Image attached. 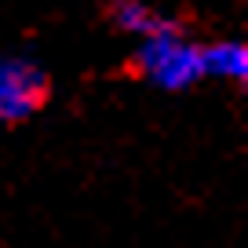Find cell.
<instances>
[{
	"label": "cell",
	"mask_w": 248,
	"mask_h": 248,
	"mask_svg": "<svg viewBox=\"0 0 248 248\" xmlns=\"http://www.w3.org/2000/svg\"><path fill=\"white\" fill-rule=\"evenodd\" d=\"M109 18H113L117 30L128 33L132 40H142V37H150V33H157V30L175 22V18L161 15L146 0H109Z\"/></svg>",
	"instance_id": "277c9868"
},
{
	"label": "cell",
	"mask_w": 248,
	"mask_h": 248,
	"mask_svg": "<svg viewBox=\"0 0 248 248\" xmlns=\"http://www.w3.org/2000/svg\"><path fill=\"white\" fill-rule=\"evenodd\" d=\"M51 95V77L33 55H0V124H26L44 109Z\"/></svg>",
	"instance_id": "7a4b0ae2"
},
{
	"label": "cell",
	"mask_w": 248,
	"mask_h": 248,
	"mask_svg": "<svg viewBox=\"0 0 248 248\" xmlns=\"http://www.w3.org/2000/svg\"><path fill=\"white\" fill-rule=\"evenodd\" d=\"M201 62H204V80H226V84L248 80V44L237 37L201 44Z\"/></svg>",
	"instance_id": "3957f363"
},
{
	"label": "cell",
	"mask_w": 248,
	"mask_h": 248,
	"mask_svg": "<svg viewBox=\"0 0 248 248\" xmlns=\"http://www.w3.org/2000/svg\"><path fill=\"white\" fill-rule=\"evenodd\" d=\"M132 66L150 88L157 92H190L204 80V62H201V40L186 37L183 26L171 22L150 37L135 40Z\"/></svg>",
	"instance_id": "6da1fadb"
}]
</instances>
